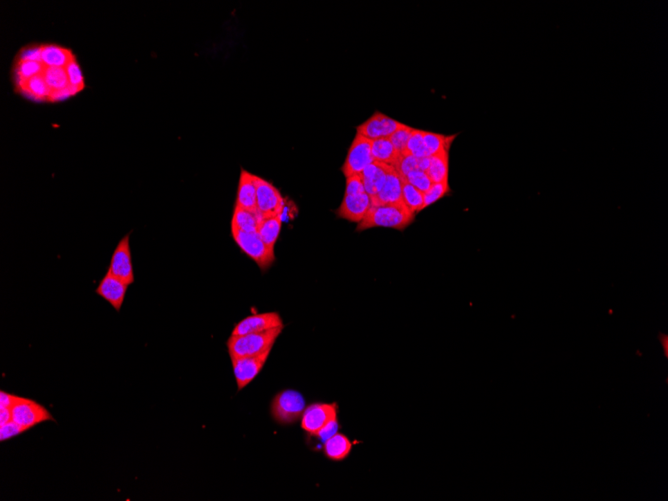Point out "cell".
<instances>
[{
    "instance_id": "obj_7",
    "label": "cell",
    "mask_w": 668,
    "mask_h": 501,
    "mask_svg": "<svg viewBox=\"0 0 668 501\" xmlns=\"http://www.w3.org/2000/svg\"><path fill=\"white\" fill-rule=\"evenodd\" d=\"M257 212L261 219L282 215L284 199L279 190L266 179L255 175Z\"/></svg>"
},
{
    "instance_id": "obj_30",
    "label": "cell",
    "mask_w": 668,
    "mask_h": 501,
    "mask_svg": "<svg viewBox=\"0 0 668 501\" xmlns=\"http://www.w3.org/2000/svg\"><path fill=\"white\" fill-rule=\"evenodd\" d=\"M412 130H414V128L405 125V127L399 128L398 130H396V131L389 137L390 141H391L392 145H393L394 147L396 148V150H398L399 154H402L407 152V145H409Z\"/></svg>"
},
{
    "instance_id": "obj_12",
    "label": "cell",
    "mask_w": 668,
    "mask_h": 501,
    "mask_svg": "<svg viewBox=\"0 0 668 501\" xmlns=\"http://www.w3.org/2000/svg\"><path fill=\"white\" fill-rule=\"evenodd\" d=\"M277 327H284V320L277 312L253 314L239 321L233 328L232 336L257 334Z\"/></svg>"
},
{
    "instance_id": "obj_25",
    "label": "cell",
    "mask_w": 668,
    "mask_h": 501,
    "mask_svg": "<svg viewBox=\"0 0 668 501\" xmlns=\"http://www.w3.org/2000/svg\"><path fill=\"white\" fill-rule=\"evenodd\" d=\"M282 226V215L277 217L263 219L260 221L259 231V237L271 248H275V244L279 239Z\"/></svg>"
},
{
    "instance_id": "obj_29",
    "label": "cell",
    "mask_w": 668,
    "mask_h": 501,
    "mask_svg": "<svg viewBox=\"0 0 668 501\" xmlns=\"http://www.w3.org/2000/svg\"><path fill=\"white\" fill-rule=\"evenodd\" d=\"M450 193L449 183H432L429 190L425 192V210Z\"/></svg>"
},
{
    "instance_id": "obj_36",
    "label": "cell",
    "mask_w": 668,
    "mask_h": 501,
    "mask_svg": "<svg viewBox=\"0 0 668 501\" xmlns=\"http://www.w3.org/2000/svg\"><path fill=\"white\" fill-rule=\"evenodd\" d=\"M365 192L362 174L347 177L344 194H358Z\"/></svg>"
},
{
    "instance_id": "obj_2",
    "label": "cell",
    "mask_w": 668,
    "mask_h": 501,
    "mask_svg": "<svg viewBox=\"0 0 668 501\" xmlns=\"http://www.w3.org/2000/svg\"><path fill=\"white\" fill-rule=\"evenodd\" d=\"M284 327L273 328L257 334L232 336L228 338V349L230 357L257 356L271 352L275 341Z\"/></svg>"
},
{
    "instance_id": "obj_38",
    "label": "cell",
    "mask_w": 668,
    "mask_h": 501,
    "mask_svg": "<svg viewBox=\"0 0 668 501\" xmlns=\"http://www.w3.org/2000/svg\"><path fill=\"white\" fill-rule=\"evenodd\" d=\"M17 399H19L17 395L4 392H0V410H11Z\"/></svg>"
},
{
    "instance_id": "obj_8",
    "label": "cell",
    "mask_w": 668,
    "mask_h": 501,
    "mask_svg": "<svg viewBox=\"0 0 668 501\" xmlns=\"http://www.w3.org/2000/svg\"><path fill=\"white\" fill-rule=\"evenodd\" d=\"M338 406L335 402H315L306 406L301 417V428L311 437H315L329 422L337 419Z\"/></svg>"
},
{
    "instance_id": "obj_13",
    "label": "cell",
    "mask_w": 668,
    "mask_h": 501,
    "mask_svg": "<svg viewBox=\"0 0 668 501\" xmlns=\"http://www.w3.org/2000/svg\"><path fill=\"white\" fill-rule=\"evenodd\" d=\"M371 208V199L367 192L344 194L335 213L340 219L360 224Z\"/></svg>"
},
{
    "instance_id": "obj_26",
    "label": "cell",
    "mask_w": 668,
    "mask_h": 501,
    "mask_svg": "<svg viewBox=\"0 0 668 501\" xmlns=\"http://www.w3.org/2000/svg\"><path fill=\"white\" fill-rule=\"evenodd\" d=\"M456 136L457 134L447 136L445 134H434V132L423 130V143H425L428 157L434 156L443 150L450 149V146H452Z\"/></svg>"
},
{
    "instance_id": "obj_39",
    "label": "cell",
    "mask_w": 668,
    "mask_h": 501,
    "mask_svg": "<svg viewBox=\"0 0 668 501\" xmlns=\"http://www.w3.org/2000/svg\"><path fill=\"white\" fill-rule=\"evenodd\" d=\"M11 420H12V417H11L10 410H0V426H4Z\"/></svg>"
},
{
    "instance_id": "obj_3",
    "label": "cell",
    "mask_w": 668,
    "mask_h": 501,
    "mask_svg": "<svg viewBox=\"0 0 668 501\" xmlns=\"http://www.w3.org/2000/svg\"><path fill=\"white\" fill-rule=\"evenodd\" d=\"M306 408L304 394L297 390H282L271 402L270 411L273 419L284 426L293 424L301 419Z\"/></svg>"
},
{
    "instance_id": "obj_16",
    "label": "cell",
    "mask_w": 668,
    "mask_h": 501,
    "mask_svg": "<svg viewBox=\"0 0 668 501\" xmlns=\"http://www.w3.org/2000/svg\"><path fill=\"white\" fill-rule=\"evenodd\" d=\"M371 206L396 203L402 201V179L394 167L387 174L382 190L375 197H371Z\"/></svg>"
},
{
    "instance_id": "obj_28",
    "label": "cell",
    "mask_w": 668,
    "mask_h": 501,
    "mask_svg": "<svg viewBox=\"0 0 668 501\" xmlns=\"http://www.w3.org/2000/svg\"><path fill=\"white\" fill-rule=\"evenodd\" d=\"M393 167L401 179H405L410 172L418 170V157L405 152L399 155L398 163L394 164Z\"/></svg>"
},
{
    "instance_id": "obj_9",
    "label": "cell",
    "mask_w": 668,
    "mask_h": 501,
    "mask_svg": "<svg viewBox=\"0 0 668 501\" xmlns=\"http://www.w3.org/2000/svg\"><path fill=\"white\" fill-rule=\"evenodd\" d=\"M130 235H125L118 242L112 255L109 271L127 285L134 282L133 264H132Z\"/></svg>"
},
{
    "instance_id": "obj_32",
    "label": "cell",
    "mask_w": 668,
    "mask_h": 501,
    "mask_svg": "<svg viewBox=\"0 0 668 501\" xmlns=\"http://www.w3.org/2000/svg\"><path fill=\"white\" fill-rule=\"evenodd\" d=\"M407 152L416 157H428L425 143H423V130H412Z\"/></svg>"
},
{
    "instance_id": "obj_22",
    "label": "cell",
    "mask_w": 668,
    "mask_h": 501,
    "mask_svg": "<svg viewBox=\"0 0 668 501\" xmlns=\"http://www.w3.org/2000/svg\"><path fill=\"white\" fill-rule=\"evenodd\" d=\"M261 217L259 212L244 210L235 206L232 220V228L248 233H257Z\"/></svg>"
},
{
    "instance_id": "obj_17",
    "label": "cell",
    "mask_w": 668,
    "mask_h": 501,
    "mask_svg": "<svg viewBox=\"0 0 668 501\" xmlns=\"http://www.w3.org/2000/svg\"><path fill=\"white\" fill-rule=\"evenodd\" d=\"M236 206L257 212V184L255 175L241 170L237 190Z\"/></svg>"
},
{
    "instance_id": "obj_11",
    "label": "cell",
    "mask_w": 668,
    "mask_h": 501,
    "mask_svg": "<svg viewBox=\"0 0 668 501\" xmlns=\"http://www.w3.org/2000/svg\"><path fill=\"white\" fill-rule=\"evenodd\" d=\"M271 352L257 356L230 357L239 390L246 388L259 374Z\"/></svg>"
},
{
    "instance_id": "obj_37",
    "label": "cell",
    "mask_w": 668,
    "mask_h": 501,
    "mask_svg": "<svg viewBox=\"0 0 668 501\" xmlns=\"http://www.w3.org/2000/svg\"><path fill=\"white\" fill-rule=\"evenodd\" d=\"M338 428H340V424H338L337 419L333 420V421L329 422L325 428H322L315 437L319 439L320 441L324 442L327 439H329L331 437H333L335 433H337Z\"/></svg>"
},
{
    "instance_id": "obj_6",
    "label": "cell",
    "mask_w": 668,
    "mask_h": 501,
    "mask_svg": "<svg viewBox=\"0 0 668 501\" xmlns=\"http://www.w3.org/2000/svg\"><path fill=\"white\" fill-rule=\"evenodd\" d=\"M12 421L26 429L35 428L46 421H55L51 413L41 404L31 399L19 397L11 408Z\"/></svg>"
},
{
    "instance_id": "obj_24",
    "label": "cell",
    "mask_w": 668,
    "mask_h": 501,
    "mask_svg": "<svg viewBox=\"0 0 668 501\" xmlns=\"http://www.w3.org/2000/svg\"><path fill=\"white\" fill-rule=\"evenodd\" d=\"M19 91H21L24 96L30 98V100L50 101V89H49L42 74L30 78L22 85Z\"/></svg>"
},
{
    "instance_id": "obj_15",
    "label": "cell",
    "mask_w": 668,
    "mask_h": 501,
    "mask_svg": "<svg viewBox=\"0 0 668 501\" xmlns=\"http://www.w3.org/2000/svg\"><path fill=\"white\" fill-rule=\"evenodd\" d=\"M393 166L374 161L362 172V181L365 192L371 197H375L382 190L387 174Z\"/></svg>"
},
{
    "instance_id": "obj_14",
    "label": "cell",
    "mask_w": 668,
    "mask_h": 501,
    "mask_svg": "<svg viewBox=\"0 0 668 501\" xmlns=\"http://www.w3.org/2000/svg\"><path fill=\"white\" fill-rule=\"evenodd\" d=\"M129 285L121 282L115 276L107 271L102 282L96 289V294L107 301L116 311L120 312L124 302Z\"/></svg>"
},
{
    "instance_id": "obj_31",
    "label": "cell",
    "mask_w": 668,
    "mask_h": 501,
    "mask_svg": "<svg viewBox=\"0 0 668 501\" xmlns=\"http://www.w3.org/2000/svg\"><path fill=\"white\" fill-rule=\"evenodd\" d=\"M65 71H66L67 76H68L69 84H71L73 89H75L77 92L84 89V73H82V69H80V64H77L76 60L67 65L65 67Z\"/></svg>"
},
{
    "instance_id": "obj_4",
    "label": "cell",
    "mask_w": 668,
    "mask_h": 501,
    "mask_svg": "<svg viewBox=\"0 0 668 501\" xmlns=\"http://www.w3.org/2000/svg\"><path fill=\"white\" fill-rule=\"evenodd\" d=\"M233 239L239 248L250 256L260 268L268 269L275 262V248L268 246L259 233H248L232 228Z\"/></svg>"
},
{
    "instance_id": "obj_1",
    "label": "cell",
    "mask_w": 668,
    "mask_h": 501,
    "mask_svg": "<svg viewBox=\"0 0 668 501\" xmlns=\"http://www.w3.org/2000/svg\"><path fill=\"white\" fill-rule=\"evenodd\" d=\"M416 219V215L409 210L403 201L396 203L371 206L364 219L358 224L356 231L373 228H387L405 230Z\"/></svg>"
},
{
    "instance_id": "obj_21",
    "label": "cell",
    "mask_w": 668,
    "mask_h": 501,
    "mask_svg": "<svg viewBox=\"0 0 668 501\" xmlns=\"http://www.w3.org/2000/svg\"><path fill=\"white\" fill-rule=\"evenodd\" d=\"M46 66L41 62H29V60H15V83L17 91L21 89L30 78L44 74Z\"/></svg>"
},
{
    "instance_id": "obj_20",
    "label": "cell",
    "mask_w": 668,
    "mask_h": 501,
    "mask_svg": "<svg viewBox=\"0 0 668 501\" xmlns=\"http://www.w3.org/2000/svg\"><path fill=\"white\" fill-rule=\"evenodd\" d=\"M427 174L432 183H448L449 175V149L443 150L429 157Z\"/></svg>"
},
{
    "instance_id": "obj_23",
    "label": "cell",
    "mask_w": 668,
    "mask_h": 501,
    "mask_svg": "<svg viewBox=\"0 0 668 501\" xmlns=\"http://www.w3.org/2000/svg\"><path fill=\"white\" fill-rule=\"evenodd\" d=\"M399 152L392 145L389 138H380L372 140V156L374 161L394 166L398 163Z\"/></svg>"
},
{
    "instance_id": "obj_35",
    "label": "cell",
    "mask_w": 668,
    "mask_h": 501,
    "mask_svg": "<svg viewBox=\"0 0 668 501\" xmlns=\"http://www.w3.org/2000/svg\"><path fill=\"white\" fill-rule=\"evenodd\" d=\"M17 60L41 62V46L31 44V46L24 47L17 55Z\"/></svg>"
},
{
    "instance_id": "obj_33",
    "label": "cell",
    "mask_w": 668,
    "mask_h": 501,
    "mask_svg": "<svg viewBox=\"0 0 668 501\" xmlns=\"http://www.w3.org/2000/svg\"><path fill=\"white\" fill-rule=\"evenodd\" d=\"M405 181L407 183L414 185V188H418L421 192H427L429 190L430 186L432 185V181H430L429 176H428L427 172H423L420 170H416L414 172H410L405 176Z\"/></svg>"
},
{
    "instance_id": "obj_27",
    "label": "cell",
    "mask_w": 668,
    "mask_h": 501,
    "mask_svg": "<svg viewBox=\"0 0 668 501\" xmlns=\"http://www.w3.org/2000/svg\"><path fill=\"white\" fill-rule=\"evenodd\" d=\"M402 201L412 213L425 210V193L402 179Z\"/></svg>"
},
{
    "instance_id": "obj_10",
    "label": "cell",
    "mask_w": 668,
    "mask_h": 501,
    "mask_svg": "<svg viewBox=\"0 0 668 501\" xmlns=\"http://www.w3.org/2000/svg\"><path fill=\"white\" fill-rule=\"evenodd\" d=\"M405 125V123L399 122L396 119L390 118L389 116L376 111L367 121L358 125L356 130L360 136L367 137L371 140H376L380 138H389L396 130Z\"/></svg>"
},
{
    "instance_id": "obj_34",
    "label": "cell",
    "mask_w": 668,
    "mask_h": 501,
    "mask_svg": "<svg viewBox=\"0 0 668 501\" xmlns=\"http://www.w3.org/2000/svg\"><path fill=\"white\" fill-rule=\"evenodd\" d=\"M26 431V429L11 420L4 426H0V441L3 442L6 440L11 439V438L17 437V435H21Z\"/></svg>"
},
{
    "instance_id": "obj_5",
    "label": "cell",
    "mask_w": 668,
    "mask_h": 501,
    "mask_svg": "<svg viewBox=\"0 0 668 501\" xmlns=\"http://www.w3.org/2000/svg\"><path fill=\"white\" fill-rule=\"evenodd\" d=\"M372 163H374L372 156V140L356 134L342 165V174L346 179L353 175L362 174L365 168Z\"/></svg>"
},
{
    "instance_id": "obj_19",
    "label": "cell",
    "mask_w": 668,
    "mask_h": 501,
    "mask_svg": "<svg viewBox=\"0 0 668 501\" xmlns=\"http://www.w3.org/2000/svg\"><path fill=\"white\" fill-rule=\"evenodd\" d=\"M353 449V442L344 433H335L324 444L325 457L333 462H342L349 457Z\"/></svg>"
},
{
    "instance_id": "obj_18",
    "label": "cell",
    "mask_w": 668,
    "mask_h": 501,
    "mask_svg": "<svg viewBox=\"0 0 668 501\" xmlns=\"http://www.w3.org/2000/svg\"><path fill=\"white\" fill-rule=\"evenodd\" d=\"M73 51L56 44H41V62L47 67L65 69L75 60Z\"/></svg>"
}]
</instances>
